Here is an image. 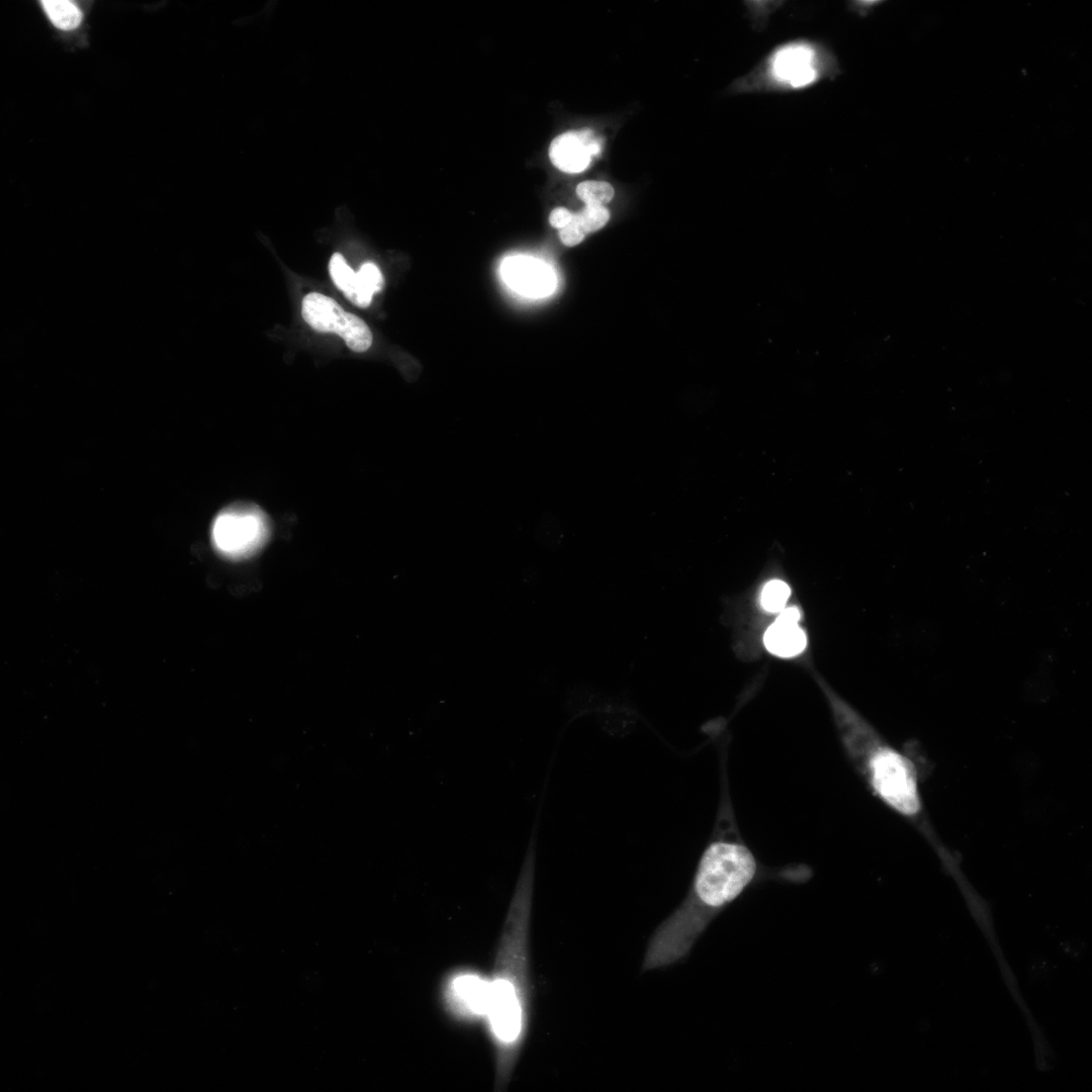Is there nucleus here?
I'll return each instance as SVG.
<instances>
[{"label": "nucleus", "instance_id": "f257e3e1", "mask_svg": "<svg viewBox=\"0 0 1092 1092\" xmlns=\"http://www.w3.org/2000/svg\"><path fill=\"white\" fill-rule=\"evenodd\" d=\"M727 764V753L723 751L720 796L711 836L685 899L651 936L642 972L664 968L684 959L714 918L755 883L771 877L802 882L810 876L804 868L772 874L774 871L758 862L736 821Z\"/></svg>", "mask_w": 1092, "mask_h": 1092}, {"label": "nucleus", "instance_id": "f03ea898", "mask_svg": "<svg viewBox=\"0 0 1092 1092\" xmlns=\"http://www.w3.org/2000/svg\"><path fill=\"white\" fill-rule=\"evenodd\" d=\"M537 848L534 824L506 915L489 982L487 1014L496 1050L495 1088L510 1080L524 1043L530 1008L529 928Z\"/></svg>", "mask_w": 1092, "mask_h": 1092}, {"label": "nucleus", "instance_id": "7ed1b4c3", "mask_svg": "<svg viewBox=\"0 0 1092 1092\" xmlns=\"http://www.w3.org/2000/svg\"><path fill=\"white\" fill-rule=\"evenodd\" d=\"M822 690L845 755L871 793L913 825L935 848L944 864L953 867L956 859L939 841L926 816L914 762L889 744L827 685H822Z\"/></svg>", "mask_w": 1092, "mask_h": 1092}, {"label": "nucleus", "instance_id": "20e7f679", "mask_svg": "<svg viewBox=\"0 0 1092 1092\" xmlns=\"http://www.w3.org/2000/svg\"><path fill=\"white\" fill-rule=\"evenodd\" d=\"M270 522L265 513L253 504H235L221 511L212 524L214 548L230 559H245L255 555L268 541Z\"/></svg>", "mask_w": 1092, "mask_h": 1092}, {"label": "nucleus", "instance_id": "39448f33", "mask_svg": "<svg viewBox=\"0 0 1092 1092\" xmlns=\"http://www.w3.org/2000/svg\"><path fill=\"white\" fill-rule=\"evenodd\" d=\"M301 313L313 330L338 334L355 352H364L372 344V333L366 323L322 293H307L302 299Z\"/></svg>", "mask_w": 1092, "mask_h": 1092}, {"label": "nucleus", "instance_id": "423d86ee", "mask_svg": "<svg viewBox=\"0 0 1092 1092\" xmlns=\"http://www.w3.org/2000/svg\"><path fill=\"white\" fill-rule=\"evenodd\" d=\"M603 140L588 128L570 130L556 136L549 148L552 164L566 173L585 170L602 151Z\"/></svg>", "mask_w": 1092, "mask_h": 1092}, {"label": "nucleus", "instance_id": "0eeeda50", "mask_svg": "<svg viewBox=\"0 0 1092 1092\" xmlns=\"http://www.w3.org/2000/svg\"><path fill=\"white\" fill-rule=\"evenodd\" d=\"M770 74L781 84L800 88L819 76L816 52L803 42L780 48L770 59Z\"/></svg>", "mask_w": 1092, "mask_h": 1092}, {"label": "nucleus", "instance_id": "6e6552de", "mask_svg": "<svg viewBox=\"0 0 1092 1092\" xmlns=\"http://www.w3.org/2000/svg\"><path fill=\"white\" fill-rule=\"evenodd\" d=\"M502 276L514 290L528 296H541L551 292L554 276L543 262L529 257H510L502 264Z\"/></svg>", "mask_w": 1092, "mask_h": 1092}, {"label": "nucleus", "instance_id": "1a4fd4ad", "mask_svg": "<svg viewBox=\"0 0 1092 1092\" xmlns=\"http://www.w3.org/2000/svg\"><path fill=\"white\" fill-rule=\"evenodd\" d=\"M448 998L454 1010L460 1015L485 1016L489 1000V982L476 974H459L449 984Z\"/></svg>", "mask_w": 1092, "mask_h": 1092}, {"label": "nucleus", "instance_id": "9d476101", "mask_svg": "<svg viewBox=\"0 0 1092 1092\" xmlns=\"http://www.w3.org/2000/svg\"><path fill=\"white\" fill-rule=\"evenodd\" d=\"M800 612L797 608L784 609L764 634V645L771 653L790 657L803 651L806 636L799 627Z\"/></svg>", "mask_w": 1092, "mask_h": 1092}, {"label": "nucleus", "instance_id": "9b49d317", "mask_svg": "<svg viewBox=\"0 0 1092 1092\" xmlns=\"http://www.w3.org/2000/svg\"><path fill=\"white\" fill-rule=\"evenodd\" d=\"M330 274L339 289L354 304L366 307L370 304L374 292L358 271L355 273L340 253H334L330 260Z\"/></svg>", "mask_w": 1092, "mask_h": 1092}, {"label": "nucleus", "instance_id": "f8f14e48", "mask_svg": "<svg viewBox=\"0 0 1092 1092\" xmlns=\"http://www.w3.org/2000/svg\"><path fill=\"white\" fill-rule=\"evenodd\" d=\"M41 4L52 23L60 29H74L82 20L80 9L71 1L44 0Z\"/></svg>", "mask_w": 1092, "mask_h": 1092}, {"label": "nucleus", "instance_id": "ddd939ff", "mask_svg": "<svg viewBox=\"0 0 1092 1092\" xmlns=\"http://www.w3.org/2000/svg\"><path fill=\"white\" fill-rule=\"evenodd\" d=\"M576 194L585 205H603L611 201L614 188L605 181H583L576 187Z\"/></svg>", "mask_w": 1092, "mask_h": 1092}, {"label": "nucleus", "instance_id": "4468645a", "mask_svg": "<svg viewBox=\"0 0 1092 1092\" xmlns=\"http://www.w3.org/2000/svg\"><path fill=\"white\" fill-rule=\"evenodd\" d=\"M610 212L603 205H585L580 211L573 213L572 219L586 235L602 229L609 220Z\"/></svg>", "mask_w": 1092, "mask_h": 1092}, {"label": "nucleus", "instance_id": "2eb2a0df", "mask_svg": "<svg viewBox=\"0 0 1092 1092\" xmlns=\"http://www.w3.org/2000/svg\"><path fill=\"white\" fill-rule=\"evenodd\" d=\"M790 596V587L782 580L767 582L761 594V606L770 613L782 612Z\"/></svg>", "mask_w": 1092, "mask_h": 1092}, {"label": "nucleus", "instance_id": "dca6fc26", "mask_svg": "<svg viewBox=\"0 0 1092 1092\" xmlns=\"http://www.w3.org/2000/svg\"><path fill=\"white\" fill-rule=\"evenodd\" d=\"M559 237L565 246L572 247L582 242L585 234L572 219L566 226L559 230Z\"/></svg>", "mask_w": 1092, "mask_h": 1092}, {"label": "nucleus", "instance_id": "f3484780", "mask_svg": "<svg viewBox=\"0 0 1092 1092\" xmlns=\"http://www.w3.org/2000/svg\"><path fill=\"white\" fill-rule=\"evenodd\" d=\"M573 213L564 207L554 208L549 215V222L553 228L562 229L572 220Z\"/></svg>", "mask_w": 1092, "mask_h": 1092}]
</instances>
